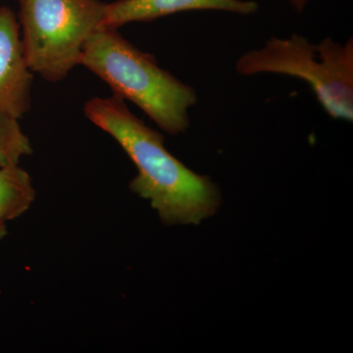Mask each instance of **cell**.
Returning <instances> with one entry per match:
<instances>
[{"label":"cell","instance_id":"4","mask_svg":"<svg viewBox=\"0 0 353 353\" xmlns=\"http://www.w3.org/2000/svg\"><path fill=\"white\" fill-rule=\"evenodd\" d=\"M19 25L28 67L48 82L64 80L80 65L83 48L101 29V0H19Z\"/></svg>","mask_w":353,"mask_h":353},{"label":"cell","instance_id":"5","mask_svg":"<svg viewBox=\"0 0 353 353\" xmlns=\"http://www.w3.org/2000/svg\"><path fill=\"white\" fill-rule=\"evenodd\" d=\"M32 85L19 22L12 9L0 6V113L20 120L31 108Z\"/></svg>","mask_w":353,"mask_h":353},{"label":"cell","instance_id":"7","mask_svg":"<svg viewBox=\"0 0 353 353\" xmlns=\"http://www.w3.org/2000/svg\"><path fill=\"white\" fill-rule=\"evenodd\" d=\"M36 190L31 176L19 164L0 168V219H17L31 208Z\"/></svg>","mask_w":353,"mask_h":353},{"label":"cell","instance_id":"8","mask_svg":"<svg viewBox=\"0 0 353 353\" xmlns=\"http://www.w3.org/2000/svg\"><path fill=\"white\" fill-rule=\"evenodd\" d=\"M32 153L31 141L23 132L19 119L0 113V168L18 165Z\"/></svg>","mask_w":353,"mask_h":353},{"label":"cell","instance_id":"10","mask_svg":"<svg viewBox=\"0 0 353 353\" xmlns=\"http://www.w3.org/2000/svg\"><path fill=\"white\" fill-rule=\"evenodd\" d=\"M7 223L6 221L0 219V241L3 240L7 236Z\"/></svg>","mask_w":353,"mask_h":353},{"label":"cell","instance_id":"1","mask_svg":"<svg viewBox=\"0 0 353 353\" xmlns=\"http://www.w3.org/2000/svg\"><path fill=\"white\" fill-rule=\"evenodd\" d=\"M85 115L131 158L138 175L130 189L150 201L164 225H199L215 214L219 188L174 157L165 148L164 137L132 114L125 99L117 94L94 97L85 103Z\"/></svg>","mask_w":353,"mask_h":353},{"label":"cell","instance_id":"3","mask_svg":"<svg viewBox=\"0 0 353 353\" xmlns=\"http://www.w3.org/2000/svg\"><path fill=\"white\" fill-rule=\"evenodd\" d=\"M241 75L281 74L308 83L324 110L334 119H353V41L345 44L323 39L319 44L294 34L290 39L272 38L261 50L239 58Z\"/></svg>","mask_w":353,"mask_h":353},{"label":"cell","instance_id":"6","mask_svg":"<svg viewBox=\"0 0 353 353\" xmlns=\"http://www.w3.org/2000/svg\"><path fill=\"white\" fill-rule=\"evenodd\" d=\"M259 9L245 0H117L106 3L101 28L118 29L132 22H150L172 14L196 10H220L248 15Z\"/></svg>","mask_w":353,"mask_h":353},{"label":"cell","instance_id":"9","mask_svg":"<svg viewBox=\"0 0 353 353\" xmlns=\"http://www.w3.org/2000/svg\"><path fill=\"white\" fill-rule=\"evenodd\" d=\"M292 6L296 9L299 12H303L304 8H305L306 4H307L308 0H288Z\"/></svg>","mask_w":353,"mask_h":353},{"label":"cell","instance_id":"2","mask_svg":"<svg viewBox=\"0 0 353 353\" xmlns=\"http://www.w3.org/2000/svg\"><path fill=\"white\" fill-rule=\"evenodd\" d=\"M80 65L168 134H179L190 127L189 109L196 103V90L160 68L153 55L132 46L118 29L97 30L83 48Z\"/></svg>","mask_w":353,"mask_h":353}]
</instances>
